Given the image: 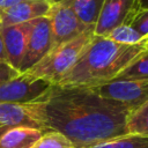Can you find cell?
I'll return each mask as SVG.
<instances>
[{
    "label": "cell",
    "mask_w": 148,
    "mask_h": 148,
    "mask_svg": "<svg viewBox=\"0 0 148 148\" xmlns=\"http://www.w3.org/2000/svg\"><path fill=\"white\" fill-rule=\"evenodd\" d=\"M106 38L124 45H138L146 44V39L130 24H123L112 29Z\"/></svg>",
    "instance_id": "e0dca14e"
},
{
    "label": "cell",
    "mask_w": 148,
    "mask_h": 148,
    "mask_svg": "<svg viewBox=\"0 0 148 148\" xmlns=\"http://www.w3.org/2000/svg\"><path fill=\"white\" fill-rule=\"evenodd\" d=\"M31 148H75V147L62 134L56 131H49V132H44L42 138Z\"/></svg>",
    "instance_id": "ac0fdd59"
},
{
    "label": "cell",
    "mask_w": 148,
    "mask_h": 148,
    "mask_svg": "<svg viewBox=\"0 0 148 148\" xmlns=\"http://www.w3.org/2000/svg\"><path fill=\"white\" fill-rule=\"evenodd\" d=\"M138 3H139V8L140 9L148 8V0H138Z\"/></svg>",
    "instance_id": "603a6c76"
},
{
    "label": "cell",
    "mask_w": 148,
    "mask_h": 148,
    "mask_svg": "<svg viewBox=\"0 0 148 148\" xmlns=\"http://www.w3.org/2000/svg\"><path fill=\"white\" fill-rule=\"evenodd\" d=\"M50 1H25L5 9H0L1 27L30 22L37 17L45 16L50 9Z\"/></svg>",
    "instance_id": "8fae6325"
},
{
    "label": "cell",
    "mask_w": 148,
    "mask_h": 148,
    "mask_svg": "<svg viewBox=\"0 0 148 148\" xmlns=\"http://www.w3.org/2000/svg\"><path fill=\"white\" fill-rule=\"evenodd\" d=\"M130 25L146 39L148 37V8L139 9L132 18Z\"/></svg>",
    "instance_id": "d6986e66"
},
{
    "label": "cell",
    "mask_w": 148,
    "mask_h": 148,
    "mask_svg": "<svg viewBox=\"0 0 148 148\" xmlns=\"http://www.w3.org/2000/svg\"><path fill=\"white\" fill-rule=\"evenodd\" d=\"M92 36L94 30H87L77 37L51 49L36 65L24 73L51 84H57L64 74L77 60Z\"/></svg>",
    "instance_id": "3957f363"
},
{
    "label": "cell",
    "mask_w": 148,
    "mask_h": 148,
    "mask_svg": "<svg viewBox=\"0 0 148 148\" xmlns=\"http://www.w3.org/2000/svg\"><path fill=\"white\" fill-rule=\"evenodd\" d=\"M139 9L138 0H104L94 28V35L106 37L112 29L130 24Z\"/></svg>",
    "instance_id": "ba28073f"
},
{
    "label": "cell",
    "mask_w": 148,
    "mask_h": 148,
    "mask_svg": "<svg viewBox=\"0 0 148 148\" xmlns=\"http://www.w3.org/2000/svg\"><path fill=\"white\" fill-rule=\"evenodd\" d=\"M146 44L124 45L106 37L92 36L74 65L64 74L58 86L96 88L114 80L140 53Z\"/></svg>",
    "instance_id": "7a4b0ae2"
},
{
    "label": "cell",
    "mask_w": 148,
    "mask_h": 148,
    "mask_svg": "<svg viewBox=\"0 0 148 148\" xmlns=\"http://www.w3.org/2000/svg\"><path fill=\"white\" fill-rule=\"evenodd\" d=\"M25 1H50V2H52L53 0H0V9H5L10 6H14V5H17L21 2H25Z\"/></svg>",
    "instance_id": "44dd1931"
},
{
    "label": "cell",
    "mask_w": 148,
    "mask_h": 148,
    "mask_svg": "<svg viewBox=\"0 0 148 148\" xmlns=\"http://www.w3.org/2000/svg\"><path fill=\"white\" fill-rule=\"evenodd\" d=\"M66 3L88 28H95L104 0H53Z\"/></svg>",
    "instance_id": "4fadbf2b"
},
{
    "label": "cell",
    "mask_w": 148,
    "mask_h": 148,
    "mask_svg": "<svg viewBox=\"0 0 148 148\" xmlns=\"http://www.w3.org/2000/svg\"><path fill=\"white\" fill-rule=\"evenodd\" d=\"M146 46H147V49H148V37L146 38Z\"/></svg>",
    "instance_id": "cb8c5ba5"
},
{
    "label": "cell",
    "mask_w": 148,
    "mask_h": 148,
    "mask_svg": "<svg viewBox=\"0 0 148 148\" xmlns=\"http://www.w3.org/2000/svg\"><path fill=\"white\" fill-rule=\"evenodd\" d=\"M32 127H10L0 131V148H31L43 135Z\"/></svg>",
    "instance_id": "7c38bea8"
},
{
    "label": "cell",
    "mask_w": 148,
    "mask_h": 148,
    "mask_svg": "<svg viewBox=\"0 0 148 148\" xmlns=\"http://www.w3.org/2000/svg\"><path fill=\"white\" fill-rule=\"evenodd\" d=\"M20 126L46 132L39 101L31 103H0V131Z\"/></svg>",
    "instance_id": "52a82bcc"
},
{
    "label": "cell",
    "mask_w": 148,
    "mask_h": 148,
    "mask_svg": "<svg viewBox=\"0 0 148 148\" xmlns=\"http://www.w3.org/2000/svg\"><path fill=\"white\" fill-rule=\"evenodd\" d=\"M51 46L52 35L49 17L45 15L30 21V31L20 73H24L36 65L51 50Z\"/></svg>",
    "instance_id": "9c48e42d"
},
{
    "label": "cell",
    "mask_w": 148,
    "mask_h": 148,
    "mask_svg": "<svg viewBox=\"0 0 148 148\" xmlns=\"http://www.w3.org/2000/svg\"><path fill=\"white\" fill-rule=\"evenodd\" d=\"M86 148H148V138L126 134L97 142Z\"/></svg>",
    "instance_id": "2e32d148"
},
{
    "label": "cell",
    "mask_w": 148,
    "mask_h": 148,
    "mask_svg": "<svg viewBox=\"0 0 148 148\" xmlns=\"http://www.w3.org/2000/svg\"><path fill=\"white\" fill-rule=\"evenodd\" d=\"M117 80H148V49L140 53L116 77Z\"/></svg>",
    "instance_id": "5bb4252c"
},
{
    "label": "cell",
    "mask_w": 148,
    "mask_h": 148,
    "mask_svg": "<svg viewBox=\"0 0 148 148\" xmlns=\"http://www.w3.org/2000/svg\"><path fill=\"white\" fill-rule=\"evenodd\" d=\"M0 61L1 62H6V53H5V47H3L1 34H0Z\"/></svg>",
    "instance_id": "7402d4cb"
},
{
    "label": "cell",
    "mask_w": 148,
    "mask_h": 148,
    "mask_svg": "<svg viewBox=\"0 0 148 148\" xmlns=\"http://www.w3.org/2000/svg\"><path fill=\"white\" fill-rule=\"evenodd\" d=\"M94 89L98 95L117 101L131 112L148 101V80H112Z\"/></svg>",
    "instance_id": "5b68a950"
},
{
    "label": "cell",
    "mask_w": 148,
    "mask_h": 148,
    "mask_svg": "<svg viewBox=\"0 0 148 148\" xmlns=\"http://www.w3.org/2000/svg\"><path fill=\"white\" fill-rule=\"evenodd\" d=\"M38 101L46 132L62 134L75 148L127 134L131 110L91 88L52 84Z\"/></svg>",
    "instance_id": "6da1fadb"
},
{
    "label": "cell",
    "mask_w": 148,
    "mask_h": 148,
    "mask_svg": "<svg viewBox=\"0 0 148 148\" xmlns=\"http://www.w3.org/2000/svg\"><path fill=\"white\" fill-rule=\"evenodd\" d=\"M21 73L16 69H14L12 66H9L7 62H1L0 61V84L10 81L15 77H17Z\"/></svg>",
    "instance_id": "ffe728a7"
},
{
    "label": "cell",
    "mask_w": 148,
    "mask_h": 148,
    "mask_svg": "<svg viewBox=\"0 0 148 148\" xmlns=\"http://www.w3.org/2000/svg\"><path fill=\"white\" fill-rule=\"evenodd\" d=\"M126 133L148 138V101L131 112L126 124Z\"/></svg>",
    "instance_id": "9a60e30c"
},
{
    "label": "cell",
    "mask_w": 148,
    "mask_h": 148,
    "mask_svg": "<svg viewBox=\"0 0 148 148\" xmlns=\"http://www.w3.org/2000/svg\"><path fill=\"white\" fill-rule=\"evenodd\" d=\"M52 84L21 73L17 77L0 84V103H31L40 99Z\"/></svg>",
    "instance_id": "8992f818"
},
{
    "label": "cell",
    "mask_w": 148,
    "mask_h": 148,
    "mask_svg": "<svg viewBox=\"0 0 148 148\" xmlns=\"http://www.w3.org/2000/svg\"><path fill=\"white\" fill-rule=\"evenodd\" d=\"M30 22L1 27L0 34L6 53V62L20 72V67L25 53Z\"/></svg>",
    "instance_id": "30bf717a"
},
{
    "label": "cell",
    "mask_w": 148,
    "mask_h": 148,
    "mask_svg": "<svg viewBox=\"0 0 148 148\" xmlns=\"http://www.w3.org/2000/svg\"><path fill=\"white\" fill-rule=\"evenodd\" d=\"M51 24L52 46L51 49L66 43L87 30H94L84 25L75 13L61 1H52L46 14Z\"/></svg>",
    "instance_id": "277c9868"
},
{
    "label": "cell",
    "mask_w": 148,
    "mask_h": 148,
    "mask_svg": "<svg viewBox=\"0 0 148 148\" xmlns=\"http://www.w3.org/2000/svg\"><path fill=\"white\" fill-rule=\"evenodd\" d=\"M0 29H1V21H0Z\"/></svg>",
    "instance_id": "d4e9b609"
}]
</instances>
